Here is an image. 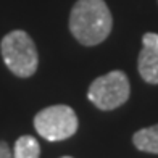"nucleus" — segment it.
<instances>
[{"instance_id": "2", "label": "nucleus", "mask_w": 158, "mask_h": 158, "mask_svg": "<svg viewBox=\"0 0 158 158\" xmlns=\"http://www.w3.org/2000/svg\"><path fill=\"white\" fill-rule=\"evenodd\" d=\"M3 63L18 77H29L39 66V55L34 40L26 31L15 29L5 35L0 44Z\"/></svg>"}, {"instance_id": "7", "label": "nucleus", "mask_w": 158, "mask_h": 158, "mask_svg": "<svg viewBox=\"0 0 158 158\" xmlns=\"http://www.w3.org/2000/svg\"><path fill=\"white\" fill-rule=\"evenodd\" d=\"M40 147L32 135H23L15 142L13 158H39Z\"/></svg>"}, {"instance_id": "3", "label": "nucleus", "mask_w": 158, "mask_h": 158, "mask_svg": "<svg viewBox=\"0 0 158 158\" xmlns=\"http://www.w3.org/2000/svg\"><path fill=\"white\" fill-rule=\"evenodd\" d=\"M131 94L129 79L123 71H110L90 84L87 97L100 110H114L121 106Z\"/></svg>"}, {"instance_id": "9", "label": "nucleus", "mask_w": 158, "mask_h": 158, "mask_svg": "<svg viewBox=\"0 0 158 158\" xmlns=\"http://www.w3.org/2000/svg\"><path fill=\"white\" fill-rule=\"evenodd\" d=\"M61 158H71V156H61Z\"/></svg>"}, {"instance_id": "4", "label": "nucleus", "mask_w": 158, "mask_h": 158, "mask_svg": "<svg viewBox=\"0 0 158 158\" xmlns=\"http://www.w3.org/2000/svg\"><path fill=\"white\" fill-rule=\"evenodd\" d=\"M34 127L50 142L64 140L77 131V116L74 110L66 105L47 106L35 114Z\"/></svg>"}, {"instance_id": "6", "label": "nucleus", "mask_w": 158, "mask_h": 158, "mask_svg": "<svg viewBox=\"0 0 158 158\" xmlns=\"http://www.w3.org/2000/svg\"><path fill=\"white\" fill-rule=\"evenodd\" d=\"M132 142L142 152L158 153V124L137 131L132 135Z\"/></svg>"}, {"instance_id": "1", "label": "nucleus", "mask_w": 158, "mask_h": 158, "mask_svg": "<svg viewBox=\"0 0 158 158\" xmlns=\"http://www.w3.org/2000/svg\"><path fill=\"white\" fill-rule=\"evenodd\" d=\"M113 18L103 0H77L69 13V31L82 45H98L111 32Z\"/></svg>"}, {"instance_id": "8", "label": "nucleus", "mask_w": 158, "mask_h": 158, "mask_svg": "<svg viewBox=\"0 0 158 158\" xmlns=\"http://www.w3.org/2000/svg\"><path fill=\"white\" fill-rule=\"evenodd\" d=\"M0 158H13V153L6 142H0Z\"/></svg>"}, {"instance_id": "5", "label": "nucleus", "mask_w": 158, "mask_h": 158, "mask_svg": "<svg viewBox=\"0 0 158 158\" xmlns=\"http://www.w3.org/2000/svg\"><path fill=\"white\" fill-rule=\"evenodd\" d=\"M137 68L139 74L145 82L158 84V34L155 32L143 34Z\"/></svg>"}]
</instances>
